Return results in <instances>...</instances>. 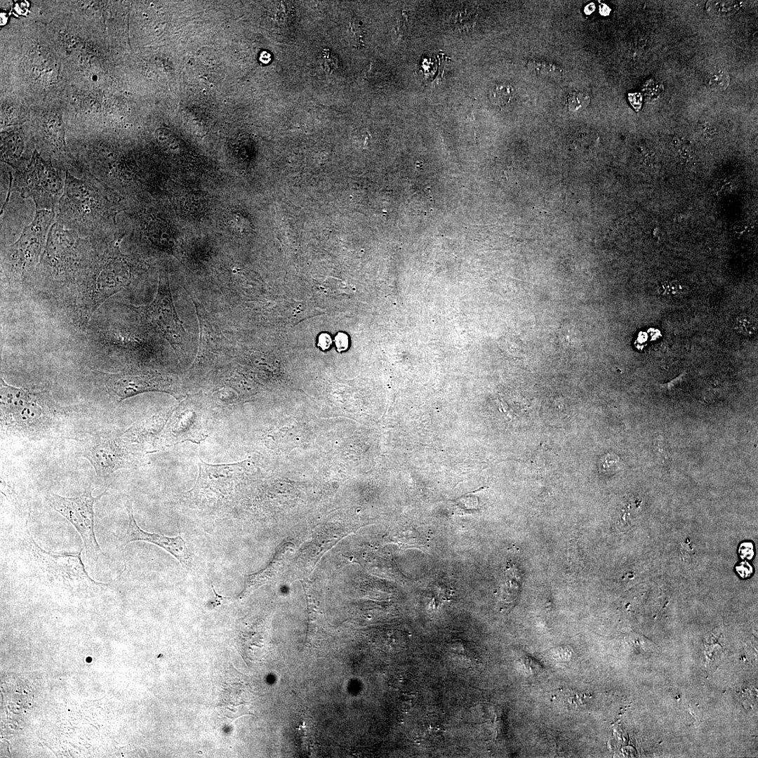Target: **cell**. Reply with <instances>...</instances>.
I'll return each mask as SVG.
<instances>
[{
  "mask_svg": "<svg viewBox=\"0 0 758 758\" xmlns=\"http://www.w3.org/2000/svg\"><path fill=\"white\" fill-rule=\"evenodd\" d=\"M55 221L84 238L104 239L119 234L117 217L123 199L93 179L65 173Z\"/></svg>",
  "mask_w": 758,
  "mask_h": 758,
  "instance_id": "obj_1",
  "label": "cell"
},
{
  "mask_svg": "<svg viewBox=\"0 0 758 758\" xmlns=\"http://www.w3.org/2000/svg\"><path fill=\"white\" fill-rule=\"evenodd\" d=\"M15 534L32 571L44 584L87 592L109 585L89 576L81 561V551L55 553L41 547L30 533L27 521Z\"/></svg>",
  "mask_w": 758,
  "mask_h": 758,
  "instance_id": "obj_2",
  "label": "cell"
},
{
  "mask_svg": "<svg viewBox=\"0 0 758 758\" xmlns=\"http://www.w3.org/2000/svg\"><path fill=\"white\" fill-rule=\"evenodd\" d=\"M93 244L94 239L84 238L55 220L34 272L36 276L56 282L74 281L85 265Z\"/></svg>",
  "mask_w": 758,
  "mask_h": 758,
  "instance_id": "obj_3",
  "label": "cell"
},
{
  "mask_svg": "<svg viewBox=\"0 0 758 758\" xmlns=\"http://www.w3.org/2000/svg\"><path fill=\"white\" fill-rule=\"evenodd\" d=\"M55 220V211L36 210L32 222L19 239L1 253V267L11 281H22L34 274L45 249L48 234Z\"/></svg>",
  "mask_w": 758,
  "mask_h": 758,
  "instance_id": "obj_4",
  "label": "cell"
},
{
  "mask_svg": "<svg viewBox=\"0 0 758 758\" xmlns=\"http://www.w3.org/2000/svg\"><path fill=\"white\" fill-rule=\"evenodd\" d=\"M10 192H16L23 199L30 198L36 210L55 211L63 194V181L60 170L34 152L29 165L22 171L10 174Z\"/></svg>",
  "mask_w": 758,
  "mask_h": 758,
  "instance_id": "obj_5",
  "label": "cell"
},
{
  "mask_svg": "<svg viewBox=\"0 0 758 758\" xmlns=\"http://www.w3.org/2000/svg\"><path fill=\"white\" fill-rule=\"evenodd\" d=\"M107 492V490H105L94 497L92 489L88 488L77 497H63L53 493L46 496L51 506L77 531L84 542L86 557L93 561L105 557L95 538L93 507Z\"/></svg>",
  "mask_w": 758,
  "mask_h": 758,
  "instance_id": "obj_6",
  "label": "cell"
},
{
  "mask_svg": "<svg viewBox=\"0 0 758 758\" xmlns=\"http://www.w3.org/2000/svg\"><path fill=\"white\" fill-rule=\"evenodd\" d=\"M147 324L163 335L172 345H182L185 331L179 319L167 281L159 280L153 301L142 306H132Z\"/></svg>",
  "mask_w": 758,
  "mask_h": 758,
  "instance_id": "obj_7",
  "label": "cell"
},
{
  "mask_svg": "<svg viewBox=\"0 0 758 758\" xmlns=\"http://www.w3.org/2000/svg\"><path fill=\"white\" fill-rule=\"evenodd\" d=\"M45 399L40 393L7 384L1 378V418L8 425L27 427L44 414Z\"/></svg>",
  "mask_w": 758,
  "mask_h": 758,
  "instance_id": "obj_8",
  "label": "cell"
},
{
  "mask_svg": "<svg viewBox=\"0 0 758 758\" xmlns=\"http://www.w3.org/2000/svg\"><path fill=\"white\" fill-rule=\"evenodd\" d=\"M207 437L204 412L192 401H185L174 410L160 436V444L168 447L190 441L199 444Z\"/></svg>",
  "mask_w": 758,
  "mask_h": 758,
  "instance_id": "obj_9",
  "label": "cell"
},
{
  "mask_svg": "<svg viewBox=\"0 0 758 758\" xmlns=\"http://www.w3.org/2000/svg\"><path fill=\"white\" fill-rule=\"evenodd\" d=\"M102 374L105 375L104 384L109 394L117 401L148 392H163L175 397L176 394H179L171 378L160 374L130 372Z\"/></svg>",
  "mask_w": 758,
  "mask_h": 758,
  "instance_id": "obj_10",
  "label": "cell"
},
{
  "mask_svg": "<svg viewBox=\"0 0 758 758\" xmlns=\"http://www.w3.org/2000/svg\"><path fill=\"white\" fill-rule=\"evenodd\" d=\"M83 456L93 465L97 476L105 477L121 468L137 466L140 455L119 439H102L88 445Z\"/></svg>",
  "mask_w": 758,
  "mask_h": 758,
  "instance_id": "obj_11",
  "label": "cell"
},
{
  "mask_svg": "<svg viewBox=\"0 0 758 758\" xmlns=\"http://www.w3.org/2000/svg\"><path fill=\"white\" fill-rule=\"evenodd\" d=\"M126 510L128 515V526L122 538L124 545L134 541H145L156 545L174 556L182 565L189 566L192 557L187 550L185 541L180 536L169 537L162 534L150 533L142 529L137 524L134 516L132 504L128 502Z\"/></svg>",
  "mask_w": 758,
  "mask_h": 758,
  "instance_id": "obj_12",
  "label": "cell"
},
{
  "mask_svg": "<svg viewBox=\"0 0 758 758\" xmlns=\"http://www.w3.org/2000/svg\"><path fill=\"white\" fill-rule=\"evenodd\" d=\"M1 161L11 166L15 171L24 170L32 157L27 154V141L22 131H12L2 134Z\"/></svg>",
  "mask_w": 758,
  "mask_h": 758,
  "instance_id": "obj_13",
  "label": "cell"
},
{
  "mask_svg": "<svg viewBox=\"0 0 758 758\" xmlns=\"http://www.w3.org/2000/svg\"><path fill=\"white\" fill-rule=\"evenodd\" d=\"M199 474L195 488L218 489V487H223L230 484L234 479L239 465H211L203 460L199 461Z\"/></svg>",
  "mask_w": 758,
  "mask_h": 758,
  "instance_id": "obj_14",
  "label": "cell"
},
{
  "mask_svg": "<svg viewBox=\"0 0 758 758\" xmlns=\"http://www.w3.org/2000/svg\"><path fill=\"white\" fill-rule=\"evenodd\" d=\"M242 689L241 684L228 683L225 686L221 698L220 706L222 712L229 718H235L242 714L241 710L244 707L246 700L244 695L239 693Z\"/></svg>",
  "mask_w": 758,
  "mask_h": 758,
  "instance_id": "obj_15",
  "label": "cell"
},
{
  "mask_svg": "<svg viewBox=\"0 0 758 758\" xmlns=\"http://www.w3.org/2000/svg\"><path fill=\"white\" fill-rule=\"evenodd\" d=\"M515 90L512 85L505 82L497 83L489 90L488 98L493 105L503 108L514 100Z\"/></svg>",
  "mask_w": 758,
  "mask_h": 758,
  "instance_id": "obj_16",
  "label": "cell"
},
{
  "mask_svg": "<svg viewBox=\"0 0 758 758\" xmlns=\"http://www.w3.org/2000/svg\"><path fill=\"white\" fill-rule=\"evenodd\" d=\"M657 292L665 297L681 298L689 293V287L679 280H667L658 286Z\"/></svg>",
  "mask_w": 758,
  "mask_h": 758,
  "instance_id": "obj_17",
  "label": "cell"
},
{
  "mask_svg": "<svg viewBox=\"0 0 758 758\" xmlns=\"http://www.w3.org/2000/svg\"><path fill=\"white\" fill-rule=\"evenodd\" d=\"M733 328L740 335L752 336L757 333V322L750 314H740L734 319Z\"/></svg>",
  "mask_w": 758,
  "mask_h": 758,
  "instance_id": "obj_18",
  "label": "cell"
},
{
  "mask_svg": "<svg viewBox=\"0 0 758 758\" xmlns=\"http://www.w3.org/2000/svg\"><path fill=\"white\" fill-rule=\"evenodd\" d=\"M348 36L350 43L353 48L359 49L364 46V27L361 22L355 17H352L350 20Z\"/></svg>",
  "mask_w": 758,
  "mask_h": 758,
  "instance_id": "obj_19",
  "label": "cell"
},
{
  "mask_svg": "<svg viewBox=\"0 0 758 758\" xmlns=\"http://www.w3.org/2000/svg\"><path fill=\"white\" fill-rule=\"evenodd\" d=\"M590 101L588 94L580 91H572L567 98V106L570 111L576 112L585 108Z\"/></svg>",
  "mask_w": 758,
  "mask_h": 758,
  "instance_id": "obj_20",
  "label": "cell"
},
{
  "mask_svg": "<svg viewBox=\"0 0 758 758\" xmlns=\"http://www.w3.org/2000/svg\"><path fill=\"white\" fill-rule=\"evenodd\" d=\"M320 64L323 69L332 74L339 67V60L329 49L325 48L321 53Z\"/></svg>",
  "mask_w": 758,
  "mask_h": 758,
  "instance_id": "obj_21",
  "label": "cell"
},
{
  "mask_svg": "<svg viewBox=\"0 0 758 758\" xmlns=\"http://www.w3.org/2000/svg\"><path fill=\"white\" fill-rule=\"evenodd\" d=\"M729 83V77L723 72L714 73L711 76L710 79V85L719 90L725 89L728 86Z\"/></svg>",
  "mask_w": 758,
  "mask_h": 758,
  "instance_id": "obj_22",
  "label": "cell"
},
{
  "mask_svg": "<svg viewBox=\"0 0 758 758\" xmlns=\"http://www.w3.org/2000/svg\"><path fill=\"white\" fill-rule=\"evenodd\" d=\"M754 554V545L751 542L745 541L740 543L738 554L743 559L750 560L753 557Z\"/></svg>",
  "mask_w": 758,
  "mask_h": 758,
  "instance_id": "obj_23",
  "label": "cell"
},
{
  "mask_svg": "<svg viewBox=\"0 0 758 758\" xmlns=\"http://www.w3.org/2000/svg\"><path fill=\"white\" fill-rule=\"evenodd\" d=\"M736 571L740 578H747L752 574L753 568L747 561H743L736 566Z\"/></svg>",
  "mask_w": 758,
  "mask_h": 758,
  "instance_id": "obj_24",
  "label": "cell"
},
{
  "mask_svg": "<svg viewBox=\"0 0 758 758\" xmlns=\"http://www.w3.org/2000/svg\"><path fill=\"white\" fill-rule=\"evenodd\" d=\"M211 588H212V590H213V592L214 593V597H213V599L211 600L208 604V606L210 608H211V609L215 608V607H217V606H218L220 605L226 604L230 601V597H224V596L220 595L218 593H217L213 585L211 586Z\"/></svg>",
  "mask_w": 758,
  "mask_h": 758,
  "instance_id": "obj_25",
  "label": "cell"
},
{
  "mask_svg": "<svg viewBox=\"0 0 758 758\" xmlns=\"http://www.w3.org/2000/svg\"><path fill=\"white\" fill-rule=\"evenodd\" d=\"M335 345L337 346L338 351L345 350L348 347L347 336L342 333H338L335 337Z\"/></svg>",
  "mask_w": 758,
  "mask_h": 758,
  "instance_id": "obj_26",
  "label": "cell"
},
{
  "mask_svg": "<svg viewBox=\"0 0 758 758\" xmlns=\"http://www.w3.org/2000/svg\"><path fill=\"white\" fill-rule=\"evenodd\" d=\"M331 338L328 334H321L319 338V345L323 349H328L331 345Z\"/></svg>",
  "mask_w": 758,
  "mask_h": 758,
  "instance_id": "obj_27",
  "label": "cell"
},
{
  "mask_svg": "<svg viewBox=\"0 0 758 758\" xmlns=\"http://www.w3.org/2000/svg\"><path fill=\"white\" fill-rule=\"evenodd\" d=\"M609 12H610V9L606 5L603 4V5H601L600 6V13H601V14L606 15H608L609 13Z\"/></svg>",
  "mask_w": 758,
  "mask_h": 758,
  "instance_id": "obj_28",
  "label": "cell"
},
{
  "mask_svg": "<svg viewBox=\"0 0 758 758\" xmlns=\"http://www.w3.org/2000/svg\"><path fill=\"white\" fill-rule=\"evenodd\" d=\"M594 10V5L593 4H588L586 6V8L585 9V12H586L587 13H591Z\"/></svg>",
  "mask_w": 758,
  "mask_h": 758,
  "instance_id": "obj_29",
  "label": "cell"
}]
</instances>
